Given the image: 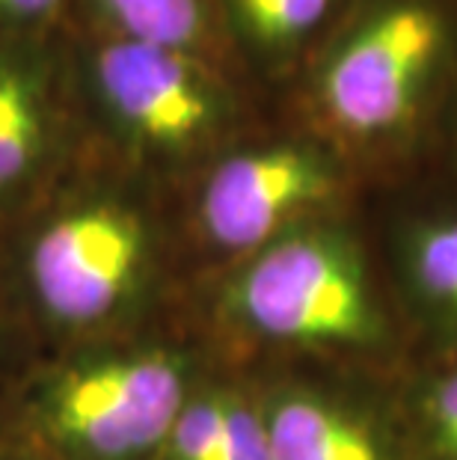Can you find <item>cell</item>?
<instances>
[{
	"label": "cell",
	"mask_w": 457,
	"mask_h": 460,
	"mask_svg": "<svg viewBox=\"0 0 457 460\" xmlns=\"http://www.w3.org/2000/svg\"><path fill=\"white\" fill-rule=\"evenodd\" d=\"M152 181L95 149L0 234L6 295L51 350L122 336L161 247Z\"/></svg>",
	"instance_id": "obj_1"
},
{
	"label": "cell",
	"mask_w": 457,
	"mask_h": 460,
	"mask_svg": "<svg viewBox=\"0 0 457 460\" xmlns=\"http://www.w3.org/2000/svg\"><path fill=\"white\" fill-rule=\"evenodd\" d=\"M72 63L90 146L145 181L197 175L241 140L232 63L83 31L72 33Z\"/></svg>",
	"instance_id": "obj_2"
},
{
	"label": "cell",
	"mask_w": 457,
	"mask_h": 460,
	"mask_svg": "<svg viewBox=\"0 0 457 460\" xmlns=\"http://www.w3.org/2000/svg\"><path fill=\"white\" fill-rule=\"evenodd\" d=\"M193 393L188 357L167 345L57 348L9 386L0 439L48 460H154Z\"/></svg>",
	"instance_id": "obj_3"
},
{
	"label": "cell",
	"mask_w": 457,
	"mask_h": 460,
	"mask_svg": "<svg viewBox=\"0 0 457 460\" xmlns=\"http://www.w3.org/2000/svg\"><path fill=\"white\" fill-rule=\"evenodd\" d=\"M457 66V0H356L309 60V107L345 143L381 146L419 122Z\"/></svg>",
	"instance_id": "obj_4"
},
{
	"label": "cell",
	"mask_w": 457,
	"mask_h": 460,
	"mask_svg": "<svg viewBox=\"0 0 457 460\" xmlns=\"http://www.w3.org/2000/svg\"><path fill=\"white\" fill-rule=\"evenodd\" d=\"M226 309L277 345H356L374 332L354 243L315 220L247 256L226 288Z\"/></svg>",
	"instance_id": "obj_5"
},
{
	"label": "cell",
	"mask_w": 457,
	"mask_h": 460,
	"mask_svg": "<svg viewBox=\"0 0 457 460\" xmlns=\"http://www.w3.org/2000/svg\"><path fill=\"white\" fill-rule=\"evenodd\" d=\"M342 184V161L318 137H241L193 175V226L208 247L247 259L312 223Z\"/></svg>",
	"instance_id": "obj_6"
},
{
	"label": "cell",
	"mask_w": 457,
	"mask_h": 460,
	"mask_svg": "<svg viewBox=\"0 0 457 460\" xmlns=\"http://www.w3.org/2000/svg\"><path fill=\"white\" fill-rule=\"evenodd\" d=\"M90 149L72 33L0 36V234Z\"/></svg>",
	"instance_id": "obj_7"
},
{
	"label": "cell",
	"mask_w": 457,
	"mask_h": 460,
	"mask_svg": "<svg viewBox=\"0 0 457 460\" xmlns=\"http://www.w3.org/2000/svg\"><path fill=\"white\" fill-rule=\"evenodd\" d=\"M241 72L265 77L306 68L356 0H211Z\"/></svg>",
	"instance_id": "obj_8"
},
{
	"label": "cell",
	"mask_w": 457,
	"mask_h": 460,
	"mask_svg": "<svg viewBox=\"0 0 457 460\" xmlns=\"http://www.w3.org/2000/svg\"><path fill=\"white\" fill-rule=\"evenodd\" d=\"M77 31L181 48L235 66L211 0H77Z\"/></svg>",
	"instance_id": "obj_9"
},
{
	"label": "cell",
	"mask_w": 457,
	"mask_h": 460,
	"mask_svg": "<svg viewBox=\"0 0 457 460\" xmlns=\"http://www.w3.org/2000/svg\"><path fill=\"white\" fill-rule=\"evenodd\" d=\"M274 460H383L365 428L306 393H279L261 407Z\"/></svg>",
	"instance_id": "obj_10"
},
{
	"label": "cell",
	"mask_w": 457,
	"mask_h": 460,
	"mask_svg": "<svg viewBox=\"0 0 457 460\" xmlns=\"http://www.w3.org/2000/svg\"><path fill=\"white\" fill-rule=\"evenodd\" d=\"M235 393L197 389L172 425L163 460H226L229 416Z\"/></svg>",
	"instance_id": "obj_11"
},
{
	"label": "cell",
	"mask_w": 457,
	"mask_h": 460,
	"mask_svg": "<svg viewBox=\"0 0 457 460\" xmlns=\"http://www.w3.org/2000/svg\"><path fill=\"white\" fill-rule=\"evenodd\" d=\"M413 264L427 295L457 312V217L419 226L413 238Z\"/></svg>",
	"instance_id": "obj_12"
},
{
	"label": "cell",
	"mask_w": 457,
	"mask_h": 460,
	"mask_svg": "<svg viewBox=\"0 0 457 460\" xmlns=\"http://www.w3.org/2000/svg\"><path fill=\"white\" fill-rule=\"evenodd\" d=\"M77 31V0H0V36H54Z\"/></svg>",
	"instance_id": "obj_13"
},
{
	"label": "cell",
	"mask_w": 457,
	"mask_h": 460,
	"mask_svg": "<svg viewBox=\"0 0 457 460\" xmlns=\"http://www.w3.org/2000/svg\"><path fill=\"white\" fill-rule=\"evenodd\" d=\"M226 460H274L261 407L250 404L241 395L232 398Z\"/></svg>",
	"instance_id": "obj_14"
},
{
	"label": "cell",
	"mask_w": 457,
	"mask_h": 460,
	"mask_svg": "<svg viewBox=\"0 0 457 460\" xmlns=\"http://www.w3.org/2000/svg\"><path fill=\"white\" fill-rule=\"evenodd\" d=\"M434 428L445 455L457 460V375H449L434 393Z\"/></svg>",
	"instance_id": "obj_15"
},
{
	"label": "cell",
	"mask_w": 457,
	"mask_h": 460,
	"mask_svg": "<svg viewBox=\"0 0 457 460\" xmlns=\"http://www.w3.org/2000/svg\"><path fill=\"white\" fill-rule=\"evenodd\" d=\"M0 460H48V457L36 455V452H27V448H22V446H13V443H4V439H0Z\"/></svg>",
	"instance_id": "obj_16"
},
{
	"label": "cell",
	"mask_w": 457,
	"mask_h": 460,
	"mask_svg": "<svg viewBox=\"0 0 457 460\" xmlns=\"http://www.w3.org/2000/svg\"><path fill=\"white\" fill-rule=\"evenodd\" d=\"M0 348H4V330H0Z\"/></svg>",
	"instance_id": "obj_17"
}]
</instances>
